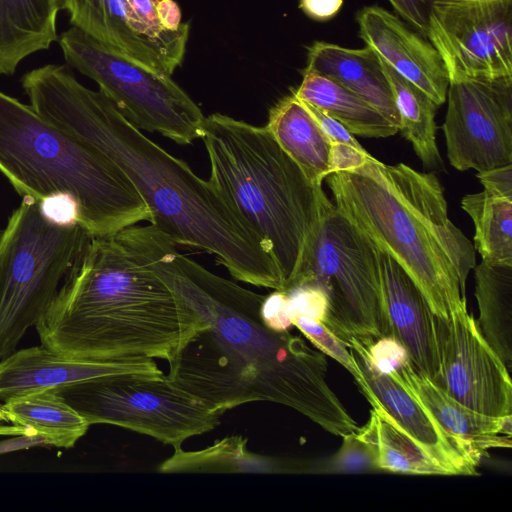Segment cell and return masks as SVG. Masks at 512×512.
<instances>
[{
  "mask_svg": "<svg viewBox=\"0 0 512 512\" xmlns=\"http://www.w3.org/2000/svg\"><path fill=\"white\" fill-rule=\"evenodd\" d=\"M359 434L374 442L381 471L412 475H451L450 471L402 430L380 408H372L370 419Z\"/></svg>",
  "mask_w": 512,
  "mask_h": 512,
  "instance_id": "28",
  "label": "cell"
},
{
  "mask_svg": "<svg viewBox=\"0 0 512 512\" xmlns=\"http://www.w3.org/2000/svg\"><path fill=\"white\" fill-rule=\"evenodd\" d=\"M337 453L323 466L327 473H362L381 471L378 462V449L374 442L362 437L358 430L344 435Z\"/></svg>",
  "mask_w": 512,
  "mask_h": 512,
  "instance_id": "31",
  "label": "cell"
},
{
  "mask_svg": "<svg viewBox=\"0 0 512 512\" xmlns=\"http://www.w3.org/2000/svg\"><path fill=\"white\" fill-rule=\"evenodd\" d=\"M347 347L353 354L370 390L372 408L382 409L411 438L443 464L451 475H478V461L457 439L444 431L416 398L391 375L371 363L366 346L352 338Z\"/></svg>",
  "mask_w": 512,
  "mask_h": 512,
  "instance_id": "16",
  "label": "cell"
},
{
  "mask_svg": "<svg viewBox=\"0 0 512 512\" xmlns=\"http://www.w3.org/2000/svg\"><path fill=\"white\" fill-rule=\"evenodd\" d=\"M160 0H61L73 27L127 58L172 76L183 61L189 29H167Z\"/></svg>",
  "mask_w": 512,
  "mask_h": 512,
  "instance_id": "13",
  "label": "cell"
},
{
  "mask_svg": "<svg viewBox=\"0 0 512 512\" xmlns=\"http://www.w3.org/2000/svg\"><path fill=\"white\" fill-rule=\"evenodd\" d=\"M207 323L114 235L93 237L76 270L35 326L41 344L85 360L170 362Z\"/></svg>",
  "mask_w": 512,
  "mask_h": 512,
  "instance_id": "3",
  "label": "cell"
},
{
  "mask_svg": "<svg viewBox=\"0 0 512 512\" xmlns=\"http://www.w3.org/2000/svg\"><path fill=\"white\" fill-rule=\"evenodd\" d=\"M201 139L208 179L274 257L284 289L299 273L326 202L264 127L214 113Z\"/></svg>",
  "mask_w": 512,
  "mask_h": 512,
  "instance_id": "5",
  "label": "cell"
},
{
  "mask_svg": "<svg viewBox=\"0 0 512 512\" xmlns=\"http://www.w3.org/2000/svg\"><path fill=\"white\" fill-rule=\"evenodd\" d=\"M0 422H10L7 412L0 406Z\"/></svg>",
  "mask_w": 512,
  "mask_h": 512,
  "instance_id": "41",
  "label": "cell"
},
{
  "mask_svg": "<svg viewBox=\"0 0 512 512\" xmlns=\"http://www.w3.org/2000/svg\"><path fill=\"white\" fill-rule=\"evenodd\" d=\"M294 95L335 118L351 134L387 138L399 132L376 108L340 83L315 72L304 71Z\"/></svg>",
  "mask_w": 512,
  "mask_h": 512,
  "instance_id": "23",
  "label": "cell"
},
{
  "mask_svg": "<svg viewBox=\"0 0 512 512\" xmlns=\"http://www.w3.org/2000/svg\"><path fill=\"white\" fill-rule=\"evenodd\" d=\"M343 0H300L299 7L310 18L324 21L335 16Z\"/></svg>",
  "mask_w": 512,
  "mask_h": 512,
  "instance_id": "39",
  "label": "cell"
},
{
  "mask_svg": "<svg viewBox=\"0 0 512 512\" xmlns=\"http://www.w3.org/2000/svg\"><path fill=\"white\" fill-rule=\"evenodd\" d=\"M303 104L331 142L343 143L358 149H364L353 134L335 118L306 102H303Z\"/></svg>",
  "mask_w": 512,
  "mask_h": 512,
  "instance_id": "37",
  "label": "cell"
},
{
  "mask_svg": "<svg viewBox=\"0 0 512 512\" xmlns=\"http://www.w3.org/2000/svg\"><path fill=\"white\" fill-rule=\"evenodd\" d=\"M325 179L338 211L404 269L435 316L446 318L467 307L466 282L476 250L450 220L434 173L372 157L360 168Z\"/></svg>",
  "mask_w": 512,
  "mask_h": 512,
  "instance_id": "4",
  "label": "cell"
},
{
  "mask_svg": "<svg viewBox=\"0 0 512 512\" xmlns=\"http://www.w3.org/2000/svg\"><path fill=\"white\" fill-rule=\"evenodd\" d=\"M66 63L94 80L140 130L177 144L201 138L205 116L171 76L153 71L71 27L58 37Z\"/></svg>",
  "mask_w": 512,
  "mask_h": 512,
  "instance_id": "9",
  "label": "cell"
},
{
  "mask_svg": "<svg viewBox=\"0 0 512 512\" xmlns=\"http://www.w3.org/2000/svg\"><path fill=\"white\" fill-rule=\"evenodd\" d=\"M449 82L512 76V0H441L427 35Z\"/></svg>",
  "mask_w": 512,
  "mask_h": 512,
  "instance_id": "11",
  "label": "cell"
},
{
  "mask_svg": "<svg viewBox=\"0 0 512 512\" xmlns=\"http://www.w3.org/2000/svg\"><path fill=\"white\" fill-rule=\"evenodd\" d=\"M21 84L40 116L93 146L125 174L147 205L151 225L176 245L215 255L239 281L284 288L269 249L212 183L147 138L104 93L57 64L27 72Z\"/></svg>",
  "mask_w": 512,
  "mask_h": 512,
  "instance_id": "2",
  "label": "cell"
},
{
  "mask_svg": "<svg viewBox=\"0 0 512 512\" xmlns=\"http://www.w3.org/2000/svg\"><path fill=\"white\" fill-rule=\"evenodd\" d=\"M372 245L391 336L405 347L414 367L436 384L440 359L435 315L404 269L388 253Z\"/></svg>",
  "mask_w": 512,
  "mask_h": 512,
  "instance_id": "18",
  "label": "cell"
},
{
  "mask_svg": "<svg viewBox=\"0 0 512 512\" xmlns=\"http://www.w3.org/2000/svg\"><path fill=\"white\" fill-rule=\"evenodd\" d=\"M357 22L366 45L397 73L420 88L438 107L447 100L448 74L430 42L379 6L363 8Z\"/></svg>",
  "mask_w": 512,
  "mask_h": 512,
  "instance_id": "17",
  "label": "cell"
},
{
  "mask_svg": "<svg viewBox=\"0 0 512 512\" xmlns=\"http://www.w3.org/2000/svg\"><path fill=\"white\" fill-rule=\"evenodd\" d=\"M0 172L21 197H70L93 237L150 221L125 174L93 146L57 128L31 105L0 91Z\"/></svg>",
  "mask_w": 512,
  "mask_h": 512,
  "instance_id": "6",
  "label": "cell"
},
{
  "mask_svg": "<svg viewBox=\"0 0 512 512\" xmlns=\"http://www.w3.org/2000/svg\"><path fill=\"white\" fill-rule=\"evenodd\" d=\"M2 407L14 426L25 429L41 443L59 448L73 447L90 426L54 390L18 396Z\"/></svg>",
  "mask_w": 512,
  "mask_h": 512,
  "instance_id": "25",
  "label": "cell"
},
{
  "mask_svg": "<svg viewBox=\"0 0 512 512\" xmlns=\"http://www.w3.org/2000/svg\"><path fill=\"white\" fill-rule=\"evenodd\" d=\"M305 470L293 460L261 455L250 451L241 435L227 436L213 445L196 451L182 447L160 464L161 473L228 472L294 473Z\"/></svg>",
  "mask_w": 512,
  "mask_h": 512,
  "instance_id": "24",
  "label": "cell"
},
{
  "mask_svg": "<svg viewBox=\"0 0 512 512\" xmlns=\"http://www.w3.org/2000/svg\"><path fill=\"white\" fill-rule=\"evenodd\" d=\"M291 321L293 326L297 327L317 349L336 360L352 374L360 392L367 399L370 395V390L353 354L346 344L320 321L303 315H295L291 317Z\"/></svg>",
  "mask_w": 512,
  "mask_h": 512,
  "instance_id": "30",
  "label": "cell"
},
{
  "mask_svg": "<svg viewBox=\"0 0 512 512\" xmlns=\"http://www.w3.org/2000/svg\"><path fill=\"white\" fill-rule=\"evenodd\" d=\"M381 63L399 114V132L412 144L426 168L443 170L444 162L436 142L435 114L438 106L383 59Z\"/></svg>",
  "mask_w": 512,
  "mask_h": 512,
  "instance_id": "27",
  "label": "cell"
},
{
  "mask_svg": "<svg viewBox=\"0 0 512 512\" xmlns=\"http://www.w3.org/2000/svg\"><path fill=\"white\" fill-rule=\"evenodd\" d=\"M446 98L451 166L483 172L512 164V76L450 81Z\"/></svg>",
  "mask_w": 512,
  "mask_h": 512,
  "instance_id": "12",
  "label": "cell"
},
{
  "mask_svg": "<svg viewBox=\"0 0 512 512\" xmlns=\"http://www.w3.org/2000/svg\"><path fill=\"white\" fill-rule=\"evenodd\" d=\"M116 240L154 272L207 325L169 363L167 377L222 415L249 402L288 406L343 437L359 427L327 380V361L290 331L262 321L265 295L217 276L184 256L153 225L130 226Z\"/></svg>",
  "mask_w": 512,
  "mask_h": 512,
  "instance_id": "1",
  "label": "cell"
},
{
  "mask_svg": "<svg viewBox=\"0 0 512 512\" xmlns=\"http://www.w3.org/2000/svg\"><path fill=\"white\" fill-rule=\"evenodd\" d=\"M304 71L324 75L363 98L399 130V114L380 57L369 46L353 49L317 41Z\"/></svg>",
  "mask_w": 512,
  "mask_h": 512,
  "instance_id": "20",
  "label": "cell"
},
{
  "mask_svg": "<svg viewBox=\"0 0 512 512\" xmlns=\"http://www.w3.org/2000/svg\"><path fill=\"white\" fill-rule=\"evenodd\" d=\"M389 375L398 379L441 428L478 461L489 449L511 448L512 415L491 417L471 410L418 371L411 360Z\"/></svg>",
  "mask_w": 512,
  "mask_h": 512,
  "instance_id": "19",
  "label": "cell"
},
{
  "mask_svg": "<svg viewBox=\"0 0 512 512\" xmlns=\"http://www.w3.org/2000/svg\"><path fill=\"white\" fill-rule=\"evenodd\" d=\"M476 176L486 192L512 199V164L478 172Z\"/></svg>",
  "mask_w": 512,
  "mask_h": 512,
  "instance_id": "38",
  "label": "cell"
},
{
  "mask_svg": "<svg viewBox=\"0 0 512 512\" xmlns=\"http://www.w3.org/2000/svg\"><path fill=\"white\" fill-rule=\"evenodd\" d=\"M440 359L436 383L449 396L491 417L512 415L511 374L482 337L467 307L435 316Z\"/></svg>",
  "mask_w": 512,
  "mask_h": 512,
  "instance_id": "14",
  "label": "cell"
},
{
  "mask_svg": "<svg viewBox=\"0 0 512 512\" xmlns=\"http://www.w3.org/2000/svg\"><path fill=\"white\" fill-rule=\"evenodd\" d=\"M363 344L366 346L371 363L381 373L389 375L410 360L405 347L392 336L381 337Z\"/></svg>",
  "mask_w": 512,
  "mask_h": 512,
  "instance_id": "33",
  "label": "cell"
},
{
  "mask_svg": "<svg viewBox=\"0 0 512 512\" xmlns=\"http://www.w3.org/2000/svg\"><path fill=\"white\" fill-rule=\"evenodd\" d=\"M0 434H19L22 436H28V433L25 429L17 427V426H0Z\"/></svg>",
  "mask_w": 512,
  "mask_h": 512,
  "instance_id": "40",
  "label": "cell"
},
{
  "mask_svg": "<svg viewBox=\"0 0 512 512\" xmlns=\"http://www.w3.org/2000/svg\"><path fill=\"white\" fill-rule=\"evenodd\" d=\"M314 185L329 175L331 141L293 92L269 110L265 126Z\"/></svg>",
  "mask_w": 512,
  "mask_h": 512,
  "instance_id": "21",
  "label": "cell"
},
{
  "mask_svg": "<svg viewBox=\"0 0 512 512\" xmlns=\"http://www.w3.org/2000/svg\"><path fill=\"white\" fill-rule=\"evenodd\" d=\"M319 288L328 301L323 324L346 346L391 336L372 243L328 200L304 263L287 289ZM283 290V291H285Z\"/></svg>",
  "mask_w": 512,
  "mask_h": 512,
  "instance_id": "8",
  "label": "cell"
},
{
  "mask_svg": "<svg viewBox=\"0 0 512 512\" xmlns=\"http://www.w3.org/2000/svg\"><path fill=\"white\" fill-rule=\"evenodd\" d=\"M56 392L85 420L149 435L174 449L195 435L215 429L220 414L167 376L109 375Z\"/></svg>",
  "mask_w": 512,
  "mask_h": 512,
  "instance_id": "10",
  "label": "cell"
},
{
  "mask_svg": "<svg viewBox=\"0 0 512 512\" xmlns=\"http://www.w3.org/2000/svg\"><path fill=\"white\" fill-rule=\"evenodd\" d=\"M478 329L507 371L512 369V265L474 267Z\"/></svg>",
  "mask_w": 512,
  "mask_h": 512,
  "instance_id": "26",
  "label": "cell"
},
{
  "mask_svg": "<svg viewBox=\"0 0 512 512\" xmlns=\"http://www.w3.org/2000/svg\"><path fill=\"white\" fill-rule=\"evenodd\" d=\"M260 315L264 324L273 331H289L293 326L288 314L287 295L283 290H275L264 297Z\"/></svg>",
  "mask_w": 512,
  "mask_h": 512,
  "instance_id": "34",
  "label": "cell"
},
{
  "mask_svg": "<svg viewBox=\"0 0 512 512\" xmlns=\"http://www.w3.org/2000/svg\"><path fill=\"white\" fill-rule=\"evenodd\" d=\"M163 376L153 358L76 359L43 346L15 350L0 360V400L58 390L109 375Z\"/></svg>",
  "mask_w": 512,
  "mask_h": 512,
  "instance_id": "15",
  "label": "cell"
},
{
  "mask_svg": "<svg viewBox=\"0 0 512 512\" xmlns=\"http://www.w3.org/2000/svg\"><path fill=\"white\" fill-rule=\"evenodd\" d=\"M93 236L57 223L24 196L0 230V360L36 326L81 263Z\"/></svg>",
  "mask_w": 512,
  "mask_h": 512,
  "instance_id": "7",
  "label": "cell"
},
{
  "mask_svg": "<svg viewBox=\"0 0 512 512\" xmlns=\"http://www.w3.org/2000/svg\"><path fill=\"white\" fill-rule=\"evenodd\" d=\"M461 207L473 221V246L482 261L512 265V199L483 190L464 196Z\"/></svg>",
  "mask_w": 512,
  "mask_h": 512,
  "instance_id": "29",
  "label": "cell"
},
{
  "mask_svg": "<svg viewBox=\"0 0 512 512\" xmlns=\"http://www.w3.org/2000/svg\"><path fill=\"white\" fill-rule=\"evenodd\" d=\"M61 0H0V75H13L22 60L58 40Z\"/></svg>",
  "mask_w": 512,
  "mask_h": 512,
  "instance_id": "22",
  "label": "cell"
},
{
  "mask_svg": "<svg viewBox=\"0 0 512 512\" xmlns=\"http://www.w3.org/2000/svg\"><path fill=\"white\" fill-rule=\"evenodd\" d=\"M373 156L364 149L331 142L329 175L342 171H353L365 165Z\"/></svg>",
  "mask_w": 512,
  "mask_h": 512,
  "instance_id": "36",
  "label": "cell"
},
{
  "mask_svg": "<svg viewBox=\"0 0 512 512\" xmlns=\"http://www.w3.org/2000/svg\"><path fill=\"white\" fill-rule=\"evenodd\" d=\"M284 292L287 295L290 319L295 315H303L324 322L328 311V301L319 288L312 285H297Z\"/></svg>",
  "mask_w": 512,
  "mask_h": 512,
  "instance_id": "32",
  "label": "cell"
},
{
  "mask_svg": "<svg viewBox=\"0 0 512 512\" xmlns=\"http://www.w3.org/2000/svg\"><path fill=\"white\" fill-rule=\"evenodd\" d=\"M396 12L421 35L427 37L434 3L441 0H388Z\"/></svg>",
  "mask_w": 512,
  "mask_h": 512,
  "instance_id": "35",
  "label": "cell"
}]
</instances>
